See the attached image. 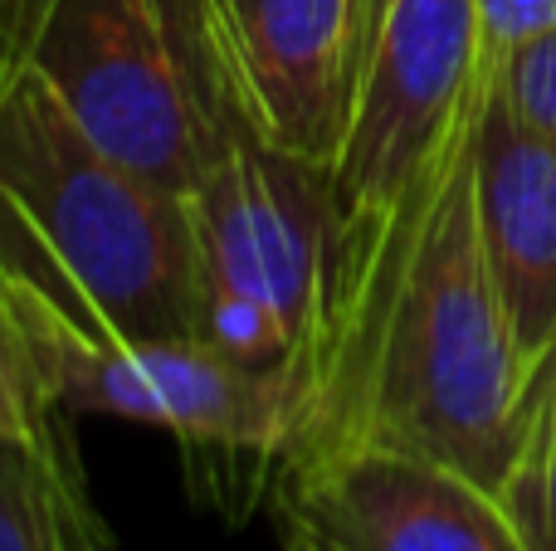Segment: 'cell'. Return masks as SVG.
Instances as JSON below:
<instances>
[{
	"label": "cell",
	"mask_w": 556,
	"mask_h": 551,
	"mask_svg": "<svg viewBox=\"0 0 556 551\" xmlns=\"http://www.w3.org/2000/svg\"><path fill=\"white\" fill-rule=\"evenodd\" d=\"M0 59L35 68L117 162L191 195L215 132V59L195 0H25Z\"/></svg>",
	"instance_id": "obj_4"
},
{
	"label": "cell",
	"mask_w": 556,
	"mask_h": 551,
	"mask_svg": "<svg viewBox=\"0 0 556 551\" xmlns=\"http://www.w3.org/2000/svg\"><path fill=\"white\" fill-rule=\"evenodd\" d=\"M473 201H479L483 254L522 371L532 376L556 342V142L513 113L493 64L483 78L479 142H473Z\"/></svg>",
	"instance_id": "obj_9"
},
{
	"label": "cell",
	"mask_w": 556,
	"mask_h": 551,
	"mask_svg": "<svg viewBox=\"0 0 556 551\" xmlns=\"http://www.w3.org/2000/svg\"><path fill=\"white\" fill-rule=\"evenodd\" d=\"M528 551H556V400L522 406L518 454L498 488Z\"/></svg>",
	"instance_id": "obj_11"
},
{
	"label": "cell",
	"mask_w": 556,
	"mask_h": 551,
	"mask_svg": "<svg viewBox=\"0 0 556 551\" xmlns=\"http://www.w3.org/2000/svg\"><path fill=\"white\" fill-rule=\"evenodd\" d=\"M479 74L469 107L415 191L342 240L327 332L288 449L381 445L459 469L498 494L522 435V371L473 201Z\"/></svg>",
	"instance_id": "obj_1"
},
{
	"label": "cell",
	"mask_w": 556,
	"mask_h": 551,
	"mask_svg": "<svg viewBox=\"0 0 556 551\" xmlns=\"http://www.w3.org/2000/svg\"><path fill=\"white\" fill-rule=\"evenodd\" d=\"M483 59H503L513 49L556 29V0H479Z\"/></svg>",
	"instance_id": "obj_14"
},
{
	"label": "cell",
	"mask_w": 556,
	"mask_h": 551,
	"mask_svg": "<svg viewBox=\"0 0 556 551\" xmlns=\"http://www.w3.org/2000/svg\"><path fill=\"white\" fill-rule=\"evenodd\" d=\"M186 210L195 234V293H230L264 308L293 342L307 381L342 264V205L332 171L269 142L240 113L220 68L211 156Z\"/></svg>",
	"instance_id": "obj_5"
},
{
	"label": "cell",
	"mask_w": 556,
	"mask_h": 551,
	"mask_svg": "<svg viewBox=\"0 0 556 551\" xmlns=\"http://www.w3.org/2000/svg\"><path fill=\"white\" fill-rule=\"evenodd\" d=\"M240 113L269 142L332 171L352 113L366 0H195Z\"/></svg>",
	"instance_id": "obj_8"
},
{
	"label": "cell",
	"mask_w": 556,
	"mask_h": 551,
	"mask_svg": "<svg viewBox=\"0 0 556 551\" xmlns=\"http://www.w3.org/2000/svg\"><path fill=\"white\" fill-rule=\"evenodd\" d=\"M489 64L503 98L513 103V113L556 142V29L503 59H489Z\"/></svg>",
	"instance_id": "obj_13"
},
{
	"label": "cell",
	"mask_w": 556,
	"mask_h": 551,
	"mask_svg": "<svg viewBox=\"0 0 556 551\" xmlns=\"http://www.w3.org/2000/svg\"><path fill=\"white\" fill-rule=\"evenodd\" d=\"M0 551H117L68 420L0 439Z\"/></svg>",
	"instance_id": "obj_10"
},
{
	"label": "cell",
	"mask_w": 556,
	"mask_h": 551,
	"mask_svg": "<svg viewBox=\"0 0 556 551\" xmlns=\"http://www.w3.org/2000/svg\"><path fill=\"white\" fill-rule=\"evenodd\" d=\"M538 400H556V342L528 376V386H522V406H538Z\"/></svg>",
	"instance_id": "obj_15"
},
{
	"label": "cell",
	"mask_w": 556,
	"mask_h": 551,
	"mask_svg": "<svg viewBox=\"0 0 556 551\" xmlns=\"http://www.w3.org/2000/svg\"><path fill=\"white\" fill-rule=\"evenodd\" d=\"M64 415L152 425L181 445L191 494L230 523L269 503L303 425V381L220 357L201 337H98L0 289Z\"/></svg>",
	"instance_id": "obj_3"
},
{
	"label": "cell",
	"mask_w": 556,
	"mask_h": 551,
	"mask_svg": "<svg viewBox=\"0 0 556 551\" xmlns=\"http://www.w3.org/2000/svg\"><path fill=\"white\" fill-rule=\"evenodd\" d=\"M20 15H25V0H0V54H5L10 35H15Z\"/></svg>",
	"instance_id": "obj_16"
},
{
	"label": "cell",
	"mask_w": 556,
	"mask_h": 551,
	"mask_svg": "<svg viewBox=\"0 0 556 551\" xmlns=\"http://www.w3.org/2000/svg\"><path fill=\"white\" fill-rule=\"evenodd\" d=\"M59 420H74L59 410L54 381H49L45 361H39L29 332L0 298V439L5 435H39L54 430Z\"/></svg>",
	"instance_id": "obj_12"
},
{
	"label": "cell",
	"mask_w": 556,
	"mask_h": 551,
	"mask_svg": "<svg viewBox=\"0 0 556 551\" xmlns=\"http://www.w3.org/2000/svg\"><path fill=\"white\" fill-rule=\"evenodd\" d=\"M269 513L283 551H528L493 488L381 445L283 459Z\"/></svg>",
	"instance_id": "obj_7"
},
{
	"label": "cell",
	"mask_w": 556,
	"mask_h": 551,
	"mask_svg": "<svg viewBox=\"0 0 556 551\" xmlns=\"http://www.w3.org/2000/svg\"><path fill=\"white\" fill-rule=\"evenodd\" d=\"M0 289L98 337H195L186 195L98 146L20 59H0Z\"/></svg>",
	"instance_id": "obj_2"
},
{
	"label": "cell",
	"mask_w": 556,
	"mask_h": 551,
	"mask_svg": "<svg viewBox=\"0 0 556 551\" xmlns=\"http://www.w3.org/2000/svg\"><path fill=\"white\" fill-rule=\"evenodd\" d=\"M479 74V0H366L352 113L332 166L346 234L381 225L415 191Z\"/></svg>",
	"instance_id": "obj_6"
}]
</instances>
